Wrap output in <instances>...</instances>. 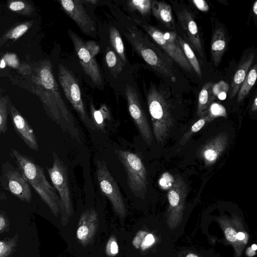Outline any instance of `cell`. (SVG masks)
<instances>
[{"label": "cell", "mask_w": 257, "mask_h": 257, "mask_svg": "<svg viewBox=\"0 0 257 257\" xmlns=\"http://www.w3.org/2000/svg\"><path fill=\"white\" fill-rule=\"evenodd\" d=\"M68 32L83 71L95 85H101L100 70L95 59L85 47L84 41L73 31L69 30Z\"/></svg>", "instance_id": "8fae6325"}, {"label": "cell", "mask_w": 257, "mask_h": 257, "mask_svg": "<svg viewBox=\"0 0 257 257\" xmlns=\"http://www.w3.org/2000/svg\"><path fill=\"white\" fill-rule=\"evenodd\" d=\"M193 2L197 8L202 12H207L209 10V6L205 1L193 0Z\"/></svg>", "instance_id": "60d3db41"}, {"label": "cell", "mask_w": 257, "mask_h": 257, "mask_svg": "<svg viewBox=\"0 0 257 257\" xmlns=\"http://www.w3.org/2000/svg\"><path fill=\"white\" fill-rule=\"evenodd\" d=\"M244 234L241 232H239L237 233V238L238 240H243L244 238Z\"/></svg>", "instance_id": "ee69618b"}, {"label": "cell", "mask_w": 257, "mask_h": 257, "mask_svg": "<svg viewBox=\"0 0 257 257\" xmlns=\"http://www.w3.org/2000/svg\"><path fill=\"white\" fill-rule=\"evenodd\" d=\"M211 121H212V120L207 112V113L201 116V118L196 121L192 125L191 127L188 130V131L184 135V136L181 138L180 144L182 145H184L195 133L199 131L204 126L206 122H208Z\"/></svg>", "instance_id": "83f0119b"}, {"label": "cell", "mask_w": 257, "mask_h": 257, "mask_svg": "<svg viewBox=\"0 0 257 257\" xmlns=\"http://www.w3.org/2000/svg\"><path fill=\"white\" fill-rule=\"evenodd\" d=\"M225 234L227 240L230 241L234 242L237 239V233L232 228H227L225 230Z\"/></svg>", "instance_id": "ab89813d"}, {"label": "cell", "mask_w": 257, "mask_h": 257, "mask_svg": "<svg viewBox=\"0 0 257 257\" xmlns=\"http://www.w3.org/2000/svg\"><path fill=\"white\" fill-rule=\"evenodd\" d=\"M36 83L40 85L55 100L65 115L70 121L75 122L72 114L68 109L59 93L50 63L47 62L42 65L36 77Z\"/></svg>", "instance_id": "7c38bea8"}, {"label": "cell", "mask_w": 257, "mask_h": 257, "mask_svg": "<svg viewBox=\"0 0 257 257\" xmlns=\"http://www.w3.org/2000/svg\"><path fill=\"white\" fill-rule=\"evenodd\" d=\"M32 25L31 22L19 24L5 33L1 38V46L9 39L16 40L24 35Z\"/></svg>", "instance_id": "4316f807"}, {"label": "cell", "mask_w": 257, "mask_h": 257, "mask_svg": "<svg viewBox=\"0 0 257 257\" xmlns=\"http://www.w3.org/2000/svg\"><path fill=\"white\" fill-rule=\"evenodd\" d=\"M84 45L91 56L94 58L100 51L99 46L94 41H84Z\"/></svg>", "instance_id": "74e56055"}, {"label": "cell", "mask_w": 257, "mask_h": 257, "mask_svg": "<svg viewBox=\"0 0 257 257\" xmlns=\"http://www.w3.org/2000/svg\"><path fill=\"white\" fill-rule=\"evenodd\" d=\"M251 109L253 111L257 110V97L254 100Z\"/></svg>", "instance_id": "f6af8a7d"}, {"label": "cell", "mask_w": 257, "mask_h": 257, "mask_svg": "<svg viewBox=\"0 0 257 257\" xmlns=\"http://www.w3.org/2000/svg\"><path fill=\"white\" fill-rule=\"evenodd\" d=\"M179 257H199L196 254L193 252H187L181 254Z\"/></svg>", "instance_id": "b9f144b4"}, {"label": "cell", "mask_w": 257, "mask_h": 257, "mask_svg": "<svg viewBox=\"0 0 257 257\" xmlns=\"http://www.w3.org/2000/svg\"><path fill=\"white\" fill-rule=\"evenodd\" d=\"M2 186L20 200L29 203L32 197L30 184L24 175L10 162L2 165L0 176Z\"/></svg>", "instance_id": "52a82bcc"}, {"label": "cell", "mask_w": 257, "mask_h": 257, "mask_svg": "<svg viewBox=\"0 0 257 257\" xmlns=\"http://www.w3.org/2000/svg\"><path fill=\"white\" fill-rule=\"evenodd\" d=\"M144 30L170 57L185 70L191 72L193 68L187 59L174 31L163 33L153 26L143 25Z\"/></svg>", "instance_id": "8992f818"}, {"label": "cell", "mask_w": 257, "mask_h": 257, "mask_svg": "<svg viewBox=\"0 0 257 257\" xmlns=\"http://www.w3.org/2000/svg\"><path fill=\"white\" fill-rule=\"evenodd\" d=\"M125 95L130 114L137 126L144 140L149 145L153 141V135L145 113L142 107L136 90L127 85Z\"/></svg>", "instance_id": "30bf717a"}, {"label": "cell", "mask_w": 257, "mask_h": 257, "mask_svg": "<svg viewBox=\"0 0 257 257\" xmlns=\"http://www.w3.org/2000/svg\"><path fill=\"white\" fill-rule=\"evenodd\" d=\"M178 39L187 59L198 76L201 77V70L200 64L192 49L190 47L189 45L180 36H178Z\"/></svg>", "instance_id": "484cf974"}, {"label": "cell", "mask_w": 257, "mask_h": 257, "mask_svg": "<svg viewBox=\"0 0 257 257\" xmlns=\"http://www.w3.org/2000/svg\"><path fill=\"white\" fill-rule=\"evenodd\" d=\"M152 10L155 17L166 27L171 28L174 21L170 6L163 2L153 1Z\"/></svg>", "instance_id": "7402d4cb"}, {"label": "cell", "mask_w": 257, "mask_h": 257, "mask_svg": "<svg viewBox=\"0 0 257 257\" xmlns=\"http://www.w3.org/2000/svg\"><path fill=\"white\" fill-rule=\"evenodd\" d=\"M257 79V63L248 71L238 92L237 101L241 102L248 94Z\"/></svg>", "instance_id": "cb8c5ba5"}, {"label": "cell", "mask_w": 257, "mask_h": 257, "mask_svg": "<svg viewBox=\"0 0 257 257\" xmlns=\"http://www.w3.org/2000/svg\"><path fill=\"white\" fill-rule=\"evenodd\" d=\"M115 153L125 169L131 190L136 196L142 197L148 186L146 169L143 161L137 155L129 151L116 150Z\"/></svg>", "instance_id": "277c9868"}, {"label": "cell", "mask_w": 257, "mask_h": 257, "mask_svg": "<svg viewBox=\"0 0 257 257\" xmlns=\"http://www.w3.org/2000/svg\"><path fill=\"white\" fill-rule=\"evenodd\" d=\"M6 63L5 60L2 58L1 60L0 67L1 69L4 68L6 67Z\"/></svg>", "instance_id": "7dc6e473"}, {"label": "cell", "mask_w": 257, "mask_h": 257, "mask_svg": "<svg viewBox=\"0 0 257 257\" xmlns=\"http://www.w3.org/2000/svg\"><path fill=\"white\" fill-rule=\"evenodd\" d=\"M10 156L28 182L57 217L61 212L60 199L55 189L48 181L42 168L33 159L16 149L10 150Z\"/></svg>", "instance_id": "6da1fadb"}, {"label": "cell", "mask_w": 257, "mask_h": 257, "mask_svg": "<svg viewBox=\"0 0 257 257\" xmlns=\"http://www.w3.org/2000/svg\"><path fill=\"white\" fill-rule=\"evenodd\" d=\"M228 90V85L223 80L214 84L212 86V91L214 96L221 100L226 98Z\"/></svg>", "instance_id": "836d02e7"}, {"label": "cell", "mask_w": 257, "mask_h": 257, "mask_svg": "<svg viewBox=\"0 0 257 257\" xmlns=\"http://www.w3.org/2000/svg\"><path fill=\"white\" fill-rule=\"evenodd\" d=\"M3 58L7 65L14 68H18L20 65L17 55L15 54L7 53L4 55Z\"/></svg>", "instance_id": "8d00e7d4"}, {"label": "cell", "mask_w": 257, "mask_h": 257, "mask_svg": "<svg viewBox=\"0 0 257 257\" xmlns=\"http://www.w3.org/2000/svg\"><path fill=\"white\" fill-rule=\"evenodd\" d=\"M213 85L211 82L206 83L199 92L197 108V114L199 116L207 113L209 107L215 99L212 91Z\"/></svg>", "instance_id": "44dd1931"}, {"label": "cell", "mask_w": 257, "mask_h": 257, "mask_svg": "<svg viewBox=\"0 0 257 257\" xmlns=\"http://www.w3.org/2000/svg\"><path fill=\"white\" fill-rule=\"evenodd\" d=\"M86 2H88V3H90L92 4H95L97 2V1H95V0H88V1H86Z\"/></svg>", "instance_id": "c3c4849f"}, {"label": "cell", "mask_w": 257, "mask_h": 257, "mask_svg": "<svg viewBox=\"0 0 257 257\" xmlns=\"http://www.w3.org/2000/svg\"><path fill=\"white\" fill-rule=\"evenodd\" d=\"M254 58V53H250L245 57L237 67L231 83V97H233L238 92L244 81Z\"/></svg>", "instance_id": "ffe728a7"}, {"label": "cell", "mask_w": 257, "mask_h": 257, "mask_svg": "<svg viewBox=\"0 0 257 257\" xmlns=\"http://www.w3.org/2000/svg\"><path fill=\"white\" fill-rule=\"evenodd\" d=\"M9 221L8 218L5 215V213L1 212L0 214V232L3 233L4 232L7 231L9 228Z\"/></svg>", "instance_id": "f35d334b"}, {"label": "cell", "mask_w": 257, "mask_h": 257, "mask_svg": "<svg viewBox=\"0 0 257 257\" xmlns=\"http://www.w3.org/2000/svg\"><path fill=\"white\" fill-rule=\"evenodd\" d=\"M118 252V246L115 236H111L106 243L105 252L109 256L116 255Z\"/></svg>", "instance_id": "d590c367"}, {"label": "cell", "mask_w": 257, "mask_h": 257, "mask_svg": "<svg viewBox=\"0 0 257 257\" xmlns=\"http://www.w3.org/2000/svg\"><path fill=\"white\" fill-rule=\"evenodd\" d=\"M251 248H252V250H255L257 249V245L255 244H253L251 245Z\"/></svg>", "instance_id": "681fc988"}, {"label": "cell", "mask_w": 257, "mask_h": 257, "mask_svg": "<svg viewBox=\"0 0 257 257\" xmlns=\"http://www.w3.org/2000/svg\"><path fill=\"white\" fill-rule=\"evenodd\" d=\"M8 7L11 11L25 16L31 15L34 10L32 6L25 1H11Z\"/></svg>", "instance_id": "f1b7e54d"}, {"label": "cell", "mask_w": 257, "mask_h": 257, "mask_svg": "<svg viewBox=\"0 0 257 257\" xmlns=\"http://www.w3.org/2000/svg\"><path fill=\"white\" fill-rule=\"evenodd\" d=\"M60 2L66 13L75 21L84 34L89 35L94 33L96 30L94 23L80 1L62 0Z\"/></svg>", "instance_id": "4fadbf2b"}, {"label": "cell", "mask_w": 257, "mask_h": 257, "mask_svg": "<svg viewBox=\"0 0 257 257\" xmlns=\"http://www.w3.org/2000/svg\"><path fill=\"white\" fill-rule=\"evenodd\" d=\"M228 136L225 133H220L210 140L199 150L198 156L206 166L214 164L226 148Z\"/></svg>", "instance_id": "e0dca14e"}, {"label": "cell", "mask_w": 257, "mask_h": 257, "mask_svg": "<svg viewBox=\"0 0 257 257\" xmlns=\"http://www.w3.org/2000/svg\"><path fill=\"white\" fill-rule=\"evenodd\" d=\"M246 253L248 256H251L255 254V251L252 250L251 248H248L247 250Z\"/></svg>", "instance_id": "7bdbcfd3"}, {"label": "cell", "mask_w": 257, "mask_h": 257, "mask_svg": "<svg viewBox=\"0 0 257 257\" xmlns=\"http://www.w3.org/2000/svg\"><path fill=\"white\" fill-rule=\"evenodd\" d=\"M178 19L193 47L203 57L202 47L197 24L191 14L186 10L178 13Z\"/></svg>", "instance_id": "ac0fdd59"}, {"label": "cell", "mask_w": 257, "mask_h": 257, "mask_svg": "<svg viewBox=\"0 0 257 257\" xmlns=\"http://www.w3.org/2000/svg\"><path fill=\"white\" fill-rule=\"evenodd\" d=\"M110 41L121 62L125 64L126 59L124 53L123 43L118 30L114 27L109 30Z\"/></svg>", "instance_id": "d4e9b609"}, {"label": "cell", "mask_w": 257, "mask_h": 257, "mask_svg": "<svg viewBox=\"0 0 257 257\" xmlns=\"http://www.w3.org/2000/svg\"><path fill=\"white\" fill-rule=\"evenodd\" d=\"M18 237L7 238L0 241V257H9L17 246Z\"/></svg>", "instance_id": "f546056e"}, {"label": "cell", "mask_w": 257, "mask_h": 257, "mask_svg": "<svg viewBox=\"0 0 257 257\" xmlns=\"http://www.w3.org/2000/svg\"><path fill=\"white\" fill-rule=\"evenodd\" d=\"M58 79L67 99L81 120L88 128L94 130L95 128L91 119L86 112L79 86L72 72L66 67L60 64L58 67Z\"/></svg>", "instance_id": "5b68a950"}, {"label": "cell", "mask_w": 257, "mask_h": 257, "mask_svg": "<svg viewBox=\"0 0 257 257\" xmlns=\"http://www.w3.org/2000/svg\"><path fill=\"white\" fill-rule=\"evenodd\" d=\"M147 99L154 136L159 143H163L172 125V115L166 100L155 88L150 89Z\"/></svg>", "instance_id": "7a4b0ae2"}, {"label": "cell", "mask_w": 257, "mask_h": 257, "mask_svg": "<svg viewBox=\"0 0 257 257\" xmlns=\"http://www.w3.org/2000/svg\"><path fill=\"white\" fill-rule=\"evenodd\" d=\"M96 177L100 189L110 201L115 212L121 217L126 209L118 186L103 161L96 162Z\"/></svg>", "instance_id": "9c48e42d"}, {"label": "cell", "mask_w": 257, "mask_h": 257, "mask_svg": "<svg viewBox=\"0 0 257 257\" xmlns=\"http://www.w3.org/2000/svg\"><path fill=\"white\" fill-rule=\"evenodd\" d=\"M253 11L254 15L257 17V1H255L253 4Z\"/></svg>", "instance_id": "bcb514c9"}, {"label": "cell", "mask_w": 257, "mask_h": 257, "mask_svg": "<svg viewBox=\"0 0 257 257\" xmlns=\"http://www.w3.org/2000/svg\"><path fill=\"white\" fill-rule=\"evenodd\" d=\"M98 227V218L96 211L92 208L81 214L77 225L76 236L84 246L92 241Z\"/></svg>", "instance_id": "9a60e30c"}, {"label": "cell", "mask_w": 257, "mask_h": 257, "mask_svg": "<svg viewBox=\"0 0 257 257\" xmlns=\"http://www.w3.org/2000/svg\"><path fill=\"white\" fill-rule=\"evenodd\" d=\"M125 37L148 64L164 75L170 77L172 76L173 73L170 65L162 60L155 51L140 42L134 34H126Z\"/></svg>", "instance_id": "5bb4252c"}, {"label": "cell", "mask_w": 257, "mask_h": 257, "mask_svg": "<svg viewBox=\"0 0 257 257\" xmlns=\"http://www.w3.org/2000/svg\"><path fill=\"white\" fill-rule=\"evenodd\" d=\"M8 100L4 97L0 99V133L5 135L8 131Z\"/></svg>", "instance_id": "4dcf8cb0"}, {"label": "cell", "mask_w": 257, "mask_h": 257, "mask_svg": "<svg viewBox=\"0 0 257 257\" xmlns=\"http://www.w3.org/2000/svg\"><path fill=\"white\" fill-rule=\"evenodd\" d=\"M115 52L111 50H108L105 55V60L109 68L119 72L122 68V63L119 60Z\"/></svg>", "instance_id": "d6a6232c"}, {"label": "cell", "mask_w": 257, "mask_h": 257, "mask_svg": "<svg viewBox=\"0 0 257 257\" xmlns=\"http://www.w3.org/2000/svg\"><path fill=\"white\" fill-rule=\"evenodd\" d=\"M226 46L225 33L222 28H218L214 31L211 39L210 52L214 64H219Z\"/></svg>", "instance_id": "d6986e66"}, {"label": "cell", "mask_w": 257, "mask_h": 257, "mask_svg": "<svg viewBox=\"0 0 257 257\" xmlns=\"http://www.w3.org/2000/svg\"><path fill=\"white\" fill-rule=\"evenodd\" d=\"M207 113L211 120L219 116L226 117V111L225 107L221 104L213 102L207 110Z\"/></svg>", "instance_id": "e575fe53"}, {"label": "cell", "mask_w": 257, "mask_h": 257, "mask_svg": "<svg viewBox=\"0 0 257 257\" xmlns=\"http://www.w3.org/2000/svg\"><path fill=\"white\" fill-rule=\"evenodd\" d=\"M52 154V165L51 167H47V170L53 187L59 193L61 203V219L63 224H65L68 218L73 214L67 170L65 164L57 154L54 152Z\"/></svg>", "instance_id": "3957f363"}, {"label": "cell", "mask_w": 257, "mask_h": 257, "mask_svg": "<svg viewBox=\"0 0 257 257\" xmlns=\"http://www.w3.org/2000/svg\"><path fill=\"white\" fill-rule=\"evenodd\" d=\"M90 108L91 121L94 127L104 131L106 121L110 119L108 108L105 104H102L98 109H96L92 103L90 104Z\"/></svg>", "instance_id": "603a6c76"}, {"label": "cell", "mask_w": 257, "mask_h": 257, "mask_svg": "<svg viewBox=\"0 0 257 257\" xmlns=\"http://www.w3.org/2000/svg\"><path fill=\"white\" fill-rule=\"evenodd\" d=\"M188 188L184 180L177 177L168 192L169 205L166 223L170 229L176 228L182 222Z\"/></svg>", "instance_id": "ba28073f"}, {"label": "cell", "mask_w": 257, "mask_h": 257, "mask_svg": "<svg viewBox=\"0 0 257 257\" xmlns=\"http://www.w3.org/2000/svg\"><path fill=\"white\" fill-rule=\"evenodd\" d=\"M151 0H133L128 2V6L133 10L139 11L143 15L149 13L152 7Z\"/></svg>", "instance_id": "1f68e13d"}, {"label": "cell", "mask_w": 257, "mask_h": 257, "mask_svg": "<svg viewBox=\"0 0 257 257\" xmlns=\"http://www.w3.org/2000/svg\"><path fill=\"white\" fill-rule=\"evenodd\" d=\"M10 114L17 134L30 149L38 151L37 139L33 128L12 104L10 105Z\"/></svg>", "instance_id": "2e32d148"}]
</instances>
